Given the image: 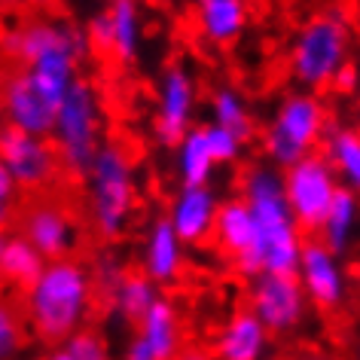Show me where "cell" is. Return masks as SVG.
Wrapping results in <instances>:
<instances>
[{
	"mask_svg": "<svg viewBox=\"0 0 360 360\" xmlns=\"http://www.w3.org/2000/svg\"><path fill=\"white\" fill-rule=\"evenodd\" d=\"M104 129H107V120H104L101 95H98V89L86 77H79L68 89V95L61 98L56 120H52V131H49L61 174H70V177L86 174L98 147L104 143Z\"/></svg>",
	"mask_w": 360,
	"mask_h": 360,
	"instance_id": "cell-7",
	"label": "cell"
},
{
	"mask_svg": "<svg viewBox=\"0 0 360 360\" xmlns=\"http://www.w3.org/2000/svg\"><path fill=\"white\" fill-rule=\"evenodd\" d=\"M19 195L22 190L15 186L13 174L6 171V165L0 162V229H6L15 217V211H19Z\"/></svg>",
	"mask_w": 360,
	"mask_h": 360,
	"instance_id": "cell-31",
	"label": "cell"
},
{
	"mask_svg": "<svg viewBox=\"0 0 360 360\" xmlns=\"http://www.w3.org/2000/svg\"><path fill=\"white\" fill-rule=\"evenodd\" d=\"M217 171L220 168L211 159L202 125H193L174 147V174L180 180V186H205L211 184Z\"/></svg>",
	"mask_w": 360,
	"mask_h": 360,
	"instance_id": "cell-25",
	"label": "cell"
},
{
	"mask_svg": "<svg viewBox=\"0 0 360 360\" xmlns=\"http://www.w3.org/2000/svg\"><path fill=\"white\" fill-rule=\"evenodd\" d=\"M40 360H110V345L98 330H79L65 342L49 345Z\"/></svg>",
	"mask_w": 360,
	"mask_h": 360,
	"instance_id": "cell-28",
	"label": "cell"
},
{
	"mask_svg": "<svg viewBox=\"0 0 360 360\" xmlns=\"http://www.w3.org/2000/svg\"><path fill=\"white\" fill-rule=\"evenodd\" d=\"M195 28L211 46H232L248 31V0H193Z\"/></svg>",
	"mask_w": 360,
	"mask_h": 360,
	"instance_id": "cell-19",
	"label": "cell"
},
{
	"mask_svg": "<svg viewBox=\"0 0 360 360\" xmlns=\"http://www.w3.org/2000/svg\"><path fill=\"white\" fill-rule=\"evenodd\" d=\"M284 180V199L293 214V223L302 236H318L323 217H327L333 195L339 193V177L333 174L330 162L321 153L302 156L300 162L281 171Z\"/></svg>",
	"mask_w": 360,
	"mask_h": 360,
	"instance_id": "cell-8",
	"label": "cell"
},
{
	"mask_svg": "<svg viewBox=\"0 0 360 360\" xmlns=\"http://www.w3.org/2000/svg\"><path fill=\"white\" fill-rule=\"evenodd\" d=\"M120 360H156V357L150 354L147 345H143L138 336H131V342L125 345V351H122V357H120Z\"/></svg>",
	"mask_w": 360,
	"mask_h": 360,
	"instance_id": "cell-34",
	"label": "cell"
},
{
	"mask_svg": "<svg viewBox=\"0 0 360 360\" xmlns=\"http://www.w3.org/2000/svg\"><path fill=\"white\" fill-rule=\"evenodd\" d=\"M321 147L323 150H318V153L330 162V168H333V174L339 177V184L345 186V190L357 193V186H360V134H357V129L354 125L330 120Z\"/></svg>",
	"mask_w": 360,
	"mask_h": 360,
	"instance_id": "cell-23",
	"label": "cell"
},
{
	"mask_svg": "<svg viewBox=\"0 0 360 360\" xmlns=\"http://www.w3.org/2000/svg\"><path fill=\"white\" fill-rule=\"evenodd\" d=\"M300 360H327V357H321V354H305V357H300Z\"/></svg>",
	"mask_w": 360,
	"mask_h": 360,
	"instance_id": "cell-38",
	"label": "cell"
},
{
	"mask_svg": "<svg viewBox=\"0 0 360 360\" xmlns=\"http://www.w3.org/2000/svg\"><path fill=\"white\" fill-rule=\"evenodd\" d=\"M195 113H199V79L184 61H171L156 79V120H153L156 141L174 150L177 141L195 125Z\"/></svg>",
	"mask_w": 360,
	"mask_h": 360,
	"instance_id": "cell-10",
	"label": "cell"
},
{
	"mask_svg": "<svg viewBox=\"0 0 360 360\" xmlns=\"http://www.w3.org/2000/svg\"><path fill=\"white\" fill-rule=\"evenodd\" d=\"M248 311L269 330V336H296L309 323L311 305L296 275H257L248 281Z\"/></svg>",
	"mask_w": 360,
	"mask_h": 360,
	"instance_id": "cell-9",
	"label": "cell"
},
{
	"mask_svg": "<svg viewBox=\"0 0 360 360\" xmlns=\"http://www.w3.org/2000/svg\"><path fill=\"white\" fill-rule=\"evenodd\" d=\"M208 110H211V122L220 125V129L232 131L236 138L241 141H250L257 131V116H254V107L245 98V92L236 86H217L211 92V101H208Z\"/></svg>",
	"mask_w": 360,
	"mask_h": 360,
	"instance_id": "cell-26",
	"label": "cell"
},
{
	"mask_svg": "<svg viewBox=\"0 0 360 360\" xmlns=\"http://www.w3.org/2000/svg\"><path fill=\"white\" fill-rule=\"evenodd\" d=\"M138 339L156 360H171L184 348V330H180V314L174 302L159 296L150 305V311L138 321Z\"/></svg>",
	"mask_w": 360,
	"mask_h": 360,
	"instance_id": "cell-21",
	"label": "cell"
},
{
	"mask_svg": "<svg viewBox=\"0 0 360 360\" xmlns=\"http://www.w3.org/2000/svg\"><path fill=\"white\" fill-rule=\"evenodd\" d=\"M330 92H336L339 98H351V101L357 98V92H360V70H357L354 58H351L348 65L339 68V74L333 77V83H330Z\"/></svg>",
	"mask_w": 360,
	"mask_h": 360,
	"instance_id": "cell-33",
	"label": "cell"
},
{
	"mask_svg": "<svg viewBox=\"0 0 360 360\" xmlns=\"http://www.w3.org/2000/svg\"><path fill=\"white\" fill-rule=\"evenodd\" d=\"M0 162L22 193H43L61 177V165L49 138L19 131L4 122H0Z\"/></svg>",
	"mask_w": 360,
	"mask_h": 360,
	"instance_id": "cell-12",
	"label": "cell"
},
{
	"mask_svg": "<svg viewBox=\"0 0 360 360\" xmlns=\"http://www.w3.org/2000/svg\"><path fill=\"white\" fill-rule=\"evenodd\" d=\"M351 58H354V19L348 6L330 4L311 13L293 34L287 70L300 89L321 95L330 92L333 77Z\"/></svg>",
	"mask_w": 360,
	"mask_h": 360,
	"instance_id": "cell-5",
	"label": "cell"
},
{
	"mask_svg": "<svg viewBox=\"0 0 360 360\" xmlns=\"http://www.w3.org/2000/svg\"><path fill=\"white\" fill-rule=\"evenodd\" d=\"M330 125V107L321 95L293 89L278 98L272 116L263 129V156L269 165L284 171L302 156L321 150L323 131Z\"/></svg>",
	"mask_w": 360,
	"mask_h": 360,
	"instance_id": "cell-6",
	"label": "cell"
},
{
	"mask_svg": "<svg viewBox=\"0 0 360 360\" xmlns=\"http://www.w3.org/2000/svg\"><path fill=\"white\" fill-rule=\"evenodd\" d=\"M110 19V56L120 68H131L143 49V10L141 0H110L104 6Z\"/></svg>",
	"mask_w": 360,
	"mask_h": 360,
	"instance_id": "cell-20",
	"label": "cell"
},
{
	"mask_svg": "<svg viewBox=\"0 0 360 360\" xmlns=\"http://www.w3.org/2000/svg\"><path fill=\"white\" fill-rule=\"evenodd\" d=\"M19 236L46 259L74 257L79 248V223L77 214L58 199H37L22 211Z\"/></svg>",
	"mask_w": 360,
	"mask_h": 360,
	"instance_id": "cell-13",
	"label": "cell"
},
{
	"mask_svg": "<svg viewBox=\"0 0 360 360\" xmlns=\"http://www.w3.org/2000/svg\"><path fill=\"white\" fill-rule=\"evenodd\" d=\"M25 348V323L19 309L0 296V360H15Z\"/></svg>",
	"mask_w": 360,
	"mask_h": 360,
	"instance_id": "cell-30",
	"label": "cell"
},
{
	"mask_svg": "<svg viewBox=\"0 0 360 360\" xmlns=\"http://www.w3.org/2000/svg\"><path fill=\"white\" fill-rule=\"evenodd\" d=\"M357 223H360V205H357V193L339 186V193L333 195V205L323 217L318 238L323 248L333 250L336 257L345 259L357 245Z\"/></svg>",
	"mask_w": 360,
	"mask_h": 360,
	"instance_id": "cell-22",
	"label": "cell"
},
{
	"mask_svg": "<svg viewBox=\"0 0 360 360\" xmlns=\"http://www.w3.org/2000/svg\"><path fill=\"white\" fill-rule=\"evenodd\" d=\"M296 281H300L305 300L311 309L323 314H336L351 300V275L345 259L327 250L318 238H302L300 263H296Z\"/></svg>",
	"mask_w": 360,
	"mask_h": 360,
	"instance_id": "cell-11",
	"label": "cell"
},
{
	"mask_svg": "<svg viewBox=\"0 0 360 360\" xmlns=\"http://www.w3.org/2000/svg\"><path fill=\"white\" fill-rule=\"evenodd\" d=\"M95 302L89 266L74 257L49 259L43 272L25 287V318L37 339L49 345L86 330Z\"/></svg>",
	"mask_w": 360,
	"mask_h": 360,
	"instance_id": "cell-2",
	"label": "cell"
},
{
	"mask_svg": "<svg viewBox=\"0 0 360 360\" xmlns=\"http://www.w3.org/2000/svg\"><path fill=\"white\" fill-rule=\"evenodd\" d=\"M0 56L15 61L49 101L61 104L68 89L83 77L89 43L74 22L37 15L0 34Z\"/></svg>",
	"mask_w": 360,
	"mask_h": 360,
	"instance_id": "cell-1",
	"label": "cell"
},
{
	"mask_svg": "<svg viewBox=\"0 0 360 360\" xmlns=\"http://www.w3.org/2000/svg\"><path fill=\"white\" fill-rule=\"evenodd\" d=\"M86 217L101 241H120L138 211V162L122 141H104L86 168Z\"/></svg>",
	"mask_w": 360,
	"mask_h": 360,
	"instance_id": "cell-4",
	"label": "cell"
},
{
	"mask_svg": "<svg viewBox=\"0 0 360 360\" xmlns=\"http://www.w3.org/2000/svg\"><path fill=\"white\" fill-rule=\"evenodd\" d=\"M159 296H162V290L150 281L147 275L131 272L129 269V272L120 278V284L104 296V302H107V309H110V314L120 323H134V327H138V321L150 311V305L156 302Z\"/></svg>",
	"mask_w": 360,
	"mask_h": 360,
	"instance_id": "cell-24",
	"label": "cell"
},
{
	"mask_svg": "<svg viewBox=\"0 0 360 360\" xmlns=\"http://www.w3.org/2000/svg\"><path fill=\"white\" fill-rule=\"evenodd\" d=\"M202 131H205V143H208L211 159H214V165L217 168H229V165H236V162L245 156L248 143L241 138H236L232 131L220 129V125H214V122H205Z\"/></svg>",
	"mask_w": 360,
	"mask_h": 360,
	"instance_id": "cell-29",
	"label": "cell"
},
{
	"mask_svg": "<svg viewBox=\"0 0 360 360\" xmlns=\"http://www.w3.org/2000/svg\"><path fill=\"white\" fill-rule=\"evenodd\" d=\"M184 266H186V248L180 245L171 223L165 217H156L143 232L138 272H143L162 290L168 284H177V278L184 275Z\"/></svg>",
	"mask_w": 360,
	"mask_h": 360,
	"instance_id": "cell-17",
	"label": "cell"
},
{
	"mask_svg": "<svg viewBox=\"0 0 360 360\" xmlns=\"http://www.w3.org/2000/svg\"><path fill=\"white\" fill-rule=\"evenodd\" d=\"M269 348H272L269 330L248 309H238L220 323L211 345V357L214 360H266Z\"/></svg>",
	"mask_w": 360,
	"mask_h": 360,
	"instance_id": "cell-18",
	"label": "cell"
},
{
	"mask_svg": "<svg viewBox=\"0 0 360 360\" xmlns=\"http://www.w3.org/2000/svg\"><path fill=\"white\" fill-rule=\"evenodd\" d=\"M171 360H214V357H211V351H208V348H199V345H184V348H180V351H177V354L171 357Z\"/></svg>",
	"mask_w": 360,
	"mask_h": 360,
	"instance_id": "cell-36",
	"label": "cell"
},
{
	"mask_svg": "<svg viewBox=\"0 0 360 360\" xmlns=\"http://www.w3.org/2000/svg\"><path fill=\"white\" fill-rule=\"evenodd\" d=\"M56 0H0L4 10H46Z\"/></svg>",
	"mask_w": 360,
	"mask_h": 360,
	"instance_id": "cell-35",
	"label": "cell"
},
{
	"mask_svg": "<svg viewBox=\"0 0 360 360\" xmlns=\"http://www.w3.org/2000/svg\"><path fill=\"white\" fill-rule=\"evenodd\" d=\"M83 34H86V43H89V46L107 56V46H110V19H107V10H104V6H101L98 13H92V19L86 22Z\"/></svg>",
	"mask_w": 360,
	"mask_h": 360,
	"instance_id": "cell-32",
	"label": "cell"
},
{
	"mask_svg": "<svg viewBox=\"0 0 360 360\" xmlns=\"http://www.w3.org/2000/svg\"><path fill=\"white\" fill-rule=\"evenodd\" d=\"M211 241H217V248L232 259V269H236L245 281L263 275L259 259H257V226H254V220H250L248 205L241 202L238 195L220 199Z\"/></svg>",
	"mask_w": 360,
	"mask_h": 360,
	"instance_id": "cell-15",
	"label": "cell"
},
{
	"mask_svg": "<svg viewBox=\"0 0 360 360\" xmlns=\"http://www.w3.org/2000/svg\"><path fill=\"white\" fill-rule=\"evenodd\" d=\"M153 4H159V0H153Z\"/></svg>",
	"mask_w": 360,
	"mask_h": 360,
	"instance_id": "cell-39",
	"label": "cell"
},
{
	"mask_svg": "<svg viewBox=\"0 0 360 360\" xmlns=\"http://www.w3.org/2000/svg\"><path fill=\"white\" fill-rule=\"evenodd\" d=\"M217 208H220V195L211 184L180 186V190L171 195L165 220L171 223V229H174V236L180 238V245L199 248L205 241H211Z\"/></svg>",
	"mask_w": 360,
	"mask_h": 360,
	"instance_id": "cell-16",
	"label": "cell"
},
{
	"mask_svg": "<svg viewBox=\"0 0 360 360\" xmlns=\"http://www.w3.org/2000/svg\"><path fill=\"white\" fill-rule=\"evenodd\" d=\"M56 110L58 104L49 101L22 68H13L6 77H0V122L4 125L49 138Z\"/></svg>",
	"mask_w": 360,
	"mask_h": 360,
	"instance_id": "cell-14",
	"label": "cell"
},
{
	"mask_svg": "<svg viewBox=\"0 0 360 360\" xmlns=\"http://www.w3.org/2000/svg\"><path fill=\"white\" fill-rule=\"evenodd\" d=\"M6 238H10V232L0 229V257H4V248H6Z\"/></svg>",
	"mask_w": 360,
	"mask_h": 360,
	"instance_id": "cell-37",
	"label": "cell"
},
{
	"mask_svg": "<svg viewBox=\"0 0 360 360\" xmlns=\"http://www.w3.org/2000/svg\"><path fill=\"white\" fill-rule=\"evenodd\" d=\"M238 199L248 205L257 226V259L269 275H296L302 250V232L284 199L281 171L269 162H254L245 168L238 184Z\"/></svg>",
	"mask_w": 360,
	"mask_h": 360,
	"instance_id": "cell-3",
	"label": "cell"
},
{
	"mask_svg": "<svg viewBox=\"0 0 360 360\" xmlns=\"http://www.w3.org/2000/svg\"><path fill=\"white\" fill-rule=\"evenodd\" d=\"M46 259H43L37 250H34L22 236H10L4 248V257H0V278L10 281L13 287H28L34 278L43 272Z\"/></svg>",
	"mask_w": 360,
	"mask_h": 360,
	"instance_id": "cell-27",
	"label": "cell"
}]
</instances>
